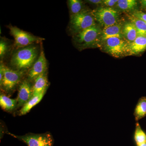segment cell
<instances>
[{"label": "cell", "mask_w": 146, "mask_h": 146, "mask_svg": "<svg viewBox=\"0 0 146 146\" xmlns=\"http://www.w3.org/2000/svg\"><path fill=\"white\" fill-rule=\"evenodd\" d=\"M47 61L44 52L42 50L35 63L31 68L28 73L29 80L35 79L38 76L46 72Z\"/></svg>", "instance_id": "cell-9"}, {"label": "cell", "mask_w": 146, "mask_h": 146, "mask_svg": "<svg viewBox=\"0 0 146 146\" xmlns=\"http://www.w3.org/2000/svg\"><path fill=\"white\" fill-rule=\"evenodd\" d=\"M38 54V48L33 45L19 48L12 54L11 65L18 70L31 69L37 59Z\"/></svg>", "instance_id": "cell-1"}, {"label": "cell", "mask_w": 146, "mask_h": 146, "mask_svg": "<svg viewBox=\"0 0 146 146\" xmlns=\"http://www.w3.org/2000/svg\"><path fill=\"white\" fill-rule=\"evenodd\" d=\"M33 96L32 87L29 80H25L21 82L18 90L17 108L23 106Z\"/></svg>", "instance_id": "cell-10"}, {"label": "cell", "mask_w": 146, "mask_h": 146, "mask_svg": "<svg viewBox=\"0 0 146 146\" xmlns=\"http://www.w3.org/2000/svg\"><path fill=\"white\" fill-rule=\"evenodd\" d=\"M86 2L90 3L92 4L96 5L103 4V1L102 0H89L86 1Z\"/></svg>", "instance_id": "cell-25"}, {"label": "cell", "mask_w": 146, "mask_h": 146, "mask_svg": "<svg viewBox=\"0 0 146 146\" xmlns=\"http://www.w3.org/2000/svg\"><path fill=\"white\" fill-rule=\"evenodd\" d=\"M136 146H146V143L141 144V145H136Z\"/></svg>", "instance_id": "cell-27"}, {"label": "cell", "mask_w": 146, "mask_h": 146, "mask_svg": "<svg viewBox=\"0 0 146 146\" xmlns=\"http://www.w3.org/2000/svg\"><path fill=\"white\" fill-rule=\"evenodd\" d=\"M131 15L141 19L146 23V13H144L141 11L135 10L133 11Z\"/></svg>", "instance_id": "cell-23"}, {"label": "cell", "mask_w": 146, "mask_h": 146, "mask_svg": "<svg viewBox=\"0 0 146 146\" xmlns=\"http://www.w3.org/2000/svg\"><path fill=\"white\" fill-rule=\"evenodd\" d=\"M46 92L36 96H33L31 98L26 104L24 105L19 111L20 116L26 115L33 108L38 104L42 100Z\"/></svg>", "instance_id": "cell-16"}, {"label": "cell", "mask_w": 146, "mask_h": 146, "mask_svg": "<svg viewBox=\"0 0 146 146\" xmlns=\"http://www.w3.org/2000/svg\"><path fill=\"white\" fill-rule=\"evenodd\" d=\"M11 136L17 138L27 146H53L54 139L50 133H27L23 136H18L10 133Z\"/></svg>", "instance_id": "cell-7"}, {"label": "cell", "mask_w": 146, "mask_h": 146, "mask_svg": "<svg viewBox=\"0 0 146 146\" xmlns=\"http://www.w3.org/2000/svg\"><path fill=\"white\" fill-rule=\"evenodd\" d=\"M146 50V35H138L135 40L129 44V55L140 54Z\"/></svg>", "instance_id": "cell-12"}, {"label": "cell", "mask_w": 146, "mask_h": 146, "mask_svg": "<svg viewBox=\"0 0 146 146\" xmlns=\"http://www.w3.org/2000/svg\"><path fill=\"white\" fill-rule=\"evenodd\" d=\"M24 74V71L12 70L5 66L3 77L0 82L2 89L7 93L11 92L21 82Z\"/></svg>", "instance_id": "cell-8"}, {"label": "cell", "mask_w": 146, "mask_h": 146, "mask_svg": "<svg viewBox=\"0 0 146 146\" xmlns=\"http://www.w3.org/2000/svg\"><path fill=\"white\" fill-rule=\"evenodd\" d=\"M8 46L5 40L1 39L0 41V57L3 58L8 51Z\"/></svg>", "instance_id": "cell-22"}, {"label": "cell", "mask_w": 146, "mask_h": 146, "mask_svg": "<svg viewBox=\"0 0 146 146\" xmlns=\"http://www.w3.org/2000/svg\"><path fill=\"white\" fill-rule=\"evenodd\" d=\"M118 0H104L103 4L106 7H112L117 5Z\"/></svg>", "instance_id": "cell-24"}, {"label": "cell", "mask_w": 146, "mask_h": 146, "mask_svg": "<svg viewBox=\"0 0 146 146\" xmlns=\"http://www.w3.org/2000/svg\"><path fill=\"white\" fill-rule=\"evenodd\" d=\"M11 35L14 39V46L16 48H24L31 46L35 43H39L44 40V38L35 36L16 26L8 27Z\"/></svg>", "instance_id": "cell-6"}, {"label": "cell", "mask_w": 146, "mask_h": 146, "mask_svg": "<svg viewBox=\"0 0 146 146\" xmlns=\"http://www.w3.org/2000/svg\"><path fill=\"white\" fill-rule=\"evenodd\" d=\"M102 44L104 50L113 57L119 58L129 55V43L124 38L112 37L105 40Z\"/></svg>", "instance_id": "cell-5"}, {"label": "cell", "mask_w": 146, "mask_h": 146, "mask_svg": "<svg viewBox=\"0 0 146 146\" xmlns=\"http://www.w3.org/2000/svg\"><path fill=\"white\" fill-rule=\"evenodd\" d=\"M68 5L71 15L78 14L84 10L83 2L80 0H69Z\"/></svg>", "instance_id": "cell-21"}, {"label": "cell", "mask_w": 146, "mask_h": 146, "mask_svg": "<svg viewBox=\"0 0 146 146\" xmlns=\"http://www.w3.org/2000/svg\"><path fill=\"white\" fill-rule=\"evenodd\" d=\"M129 21L133 23L138 32V35H146V23L139 18L132 15L127 14Z\"/></svg>", "instance_id": "cell-19"}, {"label": "cell", "mask_w": 146, "mask_h": 146, "mask_svg": "<svg viewBox=\"0 0 146 146\" xmlns=\"http://www.w3.org/2000/svg\"><path fill=\"white\" fill-rule=\"evenodd\" d=\"M133 140L136 146L146 143V132L141 128L139 123H136L133 134Z\"/></svg>", "instance_id": "cell-18"}, {"label": "cell", "mask_w": 146, "mask_h": 146, "mask_svg": "<svg viewBox=\"0 0 146 146\" xmlns=\"http://www.w3.org/2000/svg\"><path fill=\"white\" fill-rule=\"evenodd\" d=\"M34 80L32 87L33 96L46 92L48 84L46 73L45 72L38 76Z\"/></svg>", "instance_id": "cell-13"}, {"label": "cell", "mask_w": 146, "mask_h": 146, "mask_svg": "<svg viewBox=\"0 0 146 146\" xmlns=\"http://www.w3.org/2000/svg\"><path fill=\"white\" fill-rule=\"evenodd\" d=\"M92 13L95 21L104 28L114 25L120 22L119 11L113 7H102L94 9Z\"/></svg>", "instance_id": "cell-3"}, {"label": "cell", "mask_w": 146, "mask_h": 146, "mask_svg": "<svg viewBox=\"0 0 146 146\" xmlns=\"http://www.w3.org/2000/svg\"><path fill=\"white\" fill-rule=\"evenodd\" d=\"M102 30L97 25L74 35V44L79 50L100 46Z\"/></svg>", "instance_id": "cell-2"}, {"label": "cell", "mask_w": 146, "mask_h": 146, "mask_svg": "<svg viewBox=\"0 0 146 146\" xmlns=\"http://www.w3.org/2000/svg\"><path fill=\"white\" fill-rule=\"evenodd\" d=\"M141 7L143 9H145L146 10V0H141L139 1Z\"/></svg>", "instance_id": "cell-26"}, {"label": "cell", "mask_w": 146, "mask_h": 146, "mask_svg": "<svg viewBox=\"0 0 146 146\" xmlns=\"http://www.w3.org/2000/svg\"><path fill=\"white\" fill-rule=\"evenodd\" d=\"M122 34L124 39L129 43L134 41L138 36L135 26L130 21L123 24Z\"/></svg>", "instance_id": "cell-14"}, {"label": "cell", "mask_w": 146, "mask_h": 146, "mask_svg": "<svg viewBox=\"0 0 146 146\" xmlns=\"http://www.w3.org/2000/svg\"><path fill=\"white\" fill-rule=\"evenodd\" d=\"M18 105L17 99H13L4 94L0 96V106L3 109L7 112H12Z\"/></svg>", "instance_id": "cell-17"}, {"label": "cell", "mask_w": 146, "mask_h": 146, "mask_svg": "<svg viewBox=\"0 0 146 146\" xmlns=\"http://www.w3.org/2000/svg\"><path fill=\"white\" fill-rule=\"evenodd\" d=\"M123 24L119 22L114 25L104 28L102 30L101 42L112 37L123 38L122 34Z\"/></svg>", "instance_id": "cell-11"}, {"label": "cell", "mask_w": 146, "mask_h": 146, "mask_svg": "<svg viewBox=\"0 0 146 146\" xmlns=\"http://www.w3.org/2000/svg\"><path fill=\"white\" fill-rule=\"evenodd\" d=\"M119 10L128 11L135 10L137 6V2L135 0H118L117 5Z\"/></svg>", "instance_id": "cell-20"}, {"label": "cell", "mask_w": 146, "mask_h": 146, "mask_svg": "<svg viewBox=\"0 0 146 146\" xmlns=\"http://www.w3.org/2000/svg\"><path fill=\"white\" fill-rule=\"evenodd\" d=\"M96 25L92 11L84 9L80 13L71 15L69 29L74 35Z\"/></svg>", "instance_id": "cell-4"}, {"label": "cell", "mask_w": 146, "mask_h": 146, "mask_svg": "<svg viewBox=\"0 0 146 146\" xmlns=\"http://www.w3.org/2000/svg\"><path fill=\"white\" fill-rule=\"evenodd\" d=\"M136 122L146 116V97H141L138 100L133 113Z\"/></svg>", "instance_id": "cell-15"}]
</instances>
